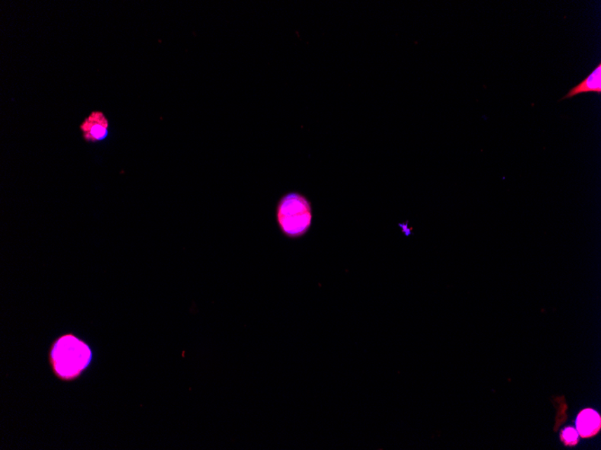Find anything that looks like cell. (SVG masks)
<instances>
[{
  "mask_svg": "<svg viewBox=\"0 0 601 450\" xmlns=\"http://www.w3.org/2000/svg\"><path fill=\"white\" fill-rule=\"evenodd\" d=\"M275 217L278 229L284 237L291 239L303 238L312 226L311 200L299 191H289L277 200Z\"/></svg>",
  "mask_w": 601,
  "mask_h": 450,
  "instance_id": "cell-1",
  "label": "cell"
},
{
  "mask_svg": "<svg viewBox=\"0 0 601 450\" xmlns=\"http://www.w3.org/2000/svg\"><path fill=\"white\" fill-rule=\"evenodd\" d=\"M91 348L72 334L62 335L54 341L50 353L54 374L62 381L79 378L91 363Z\"/></svg>",
  "mask_w": 601,
  "mask_h": 450,
  "instance_id": "cell-2",
  "label": "cell"
},
{
  "mask_svg": "<svg viewBox=\"0 0 601 450\" xmlns=\"http://www.w3.org/2000/svg\"><path fill=\"white\" fill-rule=\"evenodd\" d=\"M108 121L101 111H93L81 124L83 137L89 142H102L108 137Z\"/></svg>",
  "mask_w": 601,
  "mask_h": 450,
  "instance_id": "cell-3",
  "label": "cell"
},
{
  "mask_svg": "<svg viewBox=\"0 0 601 450\" xmlns=\"http://www.w3.org/2000/svg\"><path fill=\"white\" fill-rule=\"evenodd\" d=\"M597 93V95L601 94V64L597 66V68L587 76L584 81L579 83L574 88L570 89L567 95H564L561 100L564 99H570L577 97L579 95L585 94V93Z\"/></svg>",
  "mask_w": 601,
  "mask_h": 450,
  "instance_id": "cell-4",
  "label": "cell"
},
{
  "mask_svg": "<svg viewBox=\"0 0 601 450\" xmlns=\"http://www.w3.org/2000/svg\"><path fill=\"white\" fill-rule=\"evenodd\" d=\"M600 425V416L593 410L584 411L578 417V430L583 436L593 435L599 430Z\"/></svg>",
  "mask_w": 601,
  "mask_h": 450,
  "instance_id": "cell-5",
  "label": "cell"
},
{
  "mask_svg": "<svg viewBox=\"0 0 601 450\" xmlns=\"http://www.w3.org/2000/svg\"><path fill=\"white\" fill-rule=\"evenodd\" d=\"M577 437L576 430L572 429V428H569V429L565 430L564 432V438L567 443L576 442Z\"/></svg>",
  "mask_w": 601,
  "mask_h": 450,
  "instance_id": "cell-6",
  "label": "cell"
}]
</instances>
